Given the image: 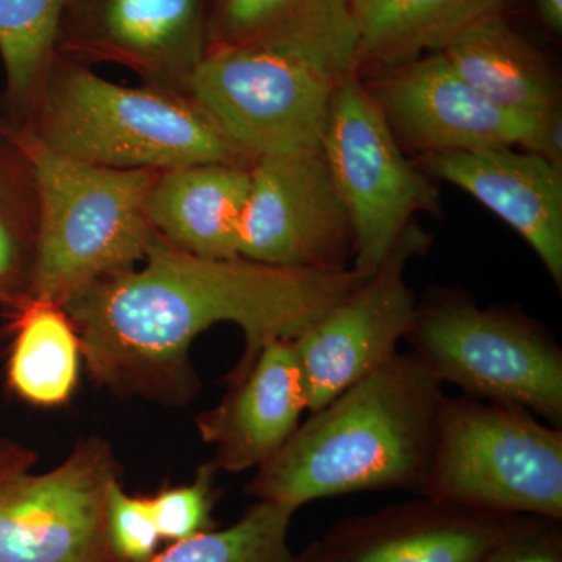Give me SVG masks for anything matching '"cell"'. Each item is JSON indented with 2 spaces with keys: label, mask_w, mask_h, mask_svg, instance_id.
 Returning a JSON list of instances; mask_svg holds the SVG:
<instances>
[{
  "label": "cell",
  "mask_w": 562,
  "mask_h": 562,
  "mask_svg": "<svg viewBox=\"0 0 562 562\" xmlns=\"http://www.w3.org/2000/svg\"><path fill=\"white\" fill-rule=\"evenodd\" d=\"M371 276L353 268L310 271L246 258H203L155 233L146 257L70 299L66 310L94 382L122 397L187 405L198 394L192 342L217 324L238 325L235 382L266 342L295 339Z\"/></svg>",
  "instance_id": "cell-1"
},
{
  "label": "cell",
  "mask_w": 562,
  "mask_h": 562,
  "mask_svg": "<svg viewBox=\"0 0 562 562\" xmlns=\"http://www.w3.org/2000/svg\"><path fill=\"white\" fill-rule=\"evenodd\" d=\"M443 384L413 353H397L308 419L255 472L247 495L295 514L366 491L422 495Z\"/></svg>",
  "instance_id": "cell-2"
},
{
  "label": "cell",
  "mask_w": 562,
  "mask_h": 562,
  "mask_svg": "<svg viewBox=\"0 0 562 562\" xmlns=\"http://www.w3.org/2000/svg\"><path fill=\"white\" fill-rule=\"evenodd\" d=\"M43 149L110 169L165 171L195 162L250 166L190 95L116 83L57 55L16 121Z\"/></svg>",
  "instance_id": "cell-3"
},
{
  "label": "cell",
  "mask_w": 562,
  "mask_h": 562,
  "mask_svg": "<svg viewBox=\"0 0 562 562\" xmlns=\"http://www.w3.org/2000/svg\"><path fill=\"white\" fill-rule=\"evenodd\" d=\"M2 125L27 150L38 184L31 299L65 306L99 281L139 266L155 239L146 201L158 171L87 165Z\"/></svg>",
  "instance_id": "cell-4"
},
{
  "label": "cell",
  "mask_w": 562,
  "mask_h": 562,
  "mask_svg": "<svg viewBox=\"0 0 562 562\" xmlns=\"http://www.w3.org/2000/svg\"><path fill=\"white\" fill-rule=\"evenodd\" d=\"M422 497L562 520V428L520 406L446 395Z\"/></svg>",
  "instance_id": "cell-5"
},
{
  "label": "cell",
  "mask_w": 562,
  "mask_h": 562,
  "mask_svg": "<svg viewBox=\"0 0 562 562\" xmlns=\"http://www.w3.org/2000/svg\"><path fill=\"white\" fill-rule=\"evenodd\" d=\"M406 341L442 384L562 428V349L531 317L442 294L417 305Z\"/></svg>",
  "instance_id": "cell-6"
},
{
  "label": "cell",
  "mask_w": 562,
  "mask_h": 562,
  "mask_svg": "<svg viewBox=\"0 0 562 562\" xmlns=\"http://www.w3.org/2000/svg\"><path fill=\"white\" fill-rule=\"evenodd\" d=\"M36 453L0 439V562H121L106 536V503L121 471L110 443L80 439L36 472Z\"/></svg>",
  "instance_id": "cell-7"
},
{
  "label": "cell",
  "mask_w": 562,
  "mask_h": 562,
  "mask_svg": "<svg viewBox=\"0 0 562 562\" xmlns=\"http://www.w3.org/2000/svg\"><path fill=\"white\" fill-rule=\"evenodd\" d=\"M322 154L349 214L355 271L372 276L414 214L438 206L430 177L406 158L386 117L357 76L338 81Z\"/></svg>",
  "instance_id": "cell-8"
},
{
  "label": "cell",
  "mask_w": 562,
  "mask_h": 562,
  "mask_svg": "<svg viewBox=\"0 0 562 562\" xmlns=\"http://www.w3.org/2000/svg\"><path fill=\"white\" fill-rule=\"evenodd\" d=\"M338 81L283 52L222 47L192 74L188 95L254 162L321 147Z\"/></svg>",
  "instance_id": "cell-9"
},
{
  "label": "cell",
  "mask_w": 562,
  "mask_h": 562,
  "mask_svg": "<svg viewBox=\"0 0 562 562\" xmlns=\"http://www.w3.org/2000/svg\"><path fill=\"white\" fill-rule=\"evenodd\" d=\"M349 214L321 147L265 155L250 166L239 257L286 269L350 268Z\"/></svg>",
  "instance_id": "cell-10"
},
{
  "label": "cell",
  "mask_w": 562,
  "mask_h": 562,
  "mask_svg": "<svg viewBox=\"0 0 562 562\" xmlns=\"http://www.w3.org/2000/svg\"><path fill=\"white\" fill-rule=\"evenodd\" d=\"M430 246L412 222L383 265L294 342L308 394V414L397 355L412 331L417 305L405 271Z\"/></svg>",
  "instance_id": "cell-11"
},
{
  "label": "cell",
  "mask_w": 562,
  "mask_h": 562,
  "mask_svg": "<svg viewBox=\"0 0 562 562\" xmlns=\"http://www.w3.org/2000/svg\"><path fill=\"white\" fill-rule=\"evenodd\" d=\"M58 55L131 69L144 85L188 95L209 54V0H69Z\"/></svg>",
  "instance_id": "cell-12"
},
{
  "label": "cell",
  "mask_w": 562,
  "mask_h": 562,
  "mask_svg": "<svg viewBox=\"0 0 562 562\" xmlns=\"http://www.w3.org/2000/svg\"><path fill=\"white\" fill-rule=\"evenodd\" d=\"M366 87L401 146L424 158L502 146L530 149L538 120H525L487 101L442 52L383 69Z\"/></svg>",
  "instance_id": "cell-13"
},
{
  "label": "cell",
  "mask_w": 562,
  "mask_h": 562,
  "mask_svg": "<svg viewBox=\"0 0 562 562\" xmlns=\"http://www.w3.org/2000/svg\"><path fill=\"white\" fill-rule=\"evenodd\" d=\"M303 413H308V394L294 342L273 339L195 425L213 447L214 468L241 473L271 460L297 430Z\"/></svg>",
  "instance_id": "cell-14"
},
{
  "label": "cell",
  "mask_w": 562,
  "mask_h": 562,
  "mask_svg": "<svg viewBox=\"0 0 562 562\" xmlns=\"http://www.w3.org/2000/svg\"><path fill=\"white\" fill-rule=\"evenodd\" d=\"M519 147L425 157L428 171L483 203L528 243L562 286V168Z\"/></svg>",
  "instance_id": "cell-15"
},
{
  "label": "cell",
  "mask_w": 562,
  "mask_h": 562,
  "mask_svg": "<svg viewBox=\"0 0 562 562\" xmlns=\"http://www.w3.org/2000/svg\"><path fill=\"white\" fill-rule=\"evenodd\" d=\"M509 517L417 495L344 519L321 542L333 562H480Z\"/></svg>",
  "instance_id": "cell-16"
},
{
  "label": "cell",
  "mask_w": 562,
  "mask_h": 562,
  "mask_svg": "<svg viewBox=\"0 0 562 562\" xmlns=\"http://www.w3.org/2000/svg\"><path fill=\"white\" fill-rule=\"evenodd\" d=\"M222 47L283 52L336 80L358 74L350 0H209V50Z\"/></svg>",
  "instance_id": "cell-17"
},
{
  "label": "cell",
  "mask_w": 562,
  "mask_h": 562,
  "mask_svg": "<svg viewBox=\"0 0 562 562\" xmlns=\"http://www.w3.org/2000/svg\"><path fill=\"white\" fill-rule=\"evenodd\" d=\"M250 166L195 162L158 171L146 201L151 231L198 257L238 258Z\"/></svg>",
  "instance_id": "cell-18"
},
{
  "label": "cell",
  "mask_w": 562,
  "mask_h": 562,
  "mask_svg": "<svg viewBox=\"0 0 562 562\" xmlns=\"http://www.w3.org/2000/svg\"><path fill=\"white\" fill-rule=\"evenodd\" d=\"M442 54L473 90L508 113L536 121L561 106L552 65L503 14L472 25Z\"/></svg>",
  "instance_id": "cell-19"
},
{
  "label": "cell",
  "mask_w": 562,
  "mask_h": 562,
  "mask_svg": "<svg viewBox=\"0 0 562 562\" xmlns=\"http://www.w3.org/2000/svg\"><path fill=\"white\" fill-rule=\"evenodd\" d=\"M362 65L394 68L442 52L454 38L509 0H350Z\"/></svg>",
  "instance_id": "cell-20"
},
{
  "label": "cell",
  "mask_w": 562,
  "mask_h": 562,
  "mask_svg": "<svg viewBox=\"0 0 562 562\" xmlns=\"http://www.w3.org/2000/svg\"><path fill=\"white\" fill-rule=\"evenodd\" d=\"M11 317L13 342L7 364L11 391L43 408L65 405L77 390L83 364L68 313L57 303L31 299Z\"/></svg>",
  "instance_id": "cell-21"
},
{
  "label": "cell",
  "mask_w": 562,
  "mask_h": 562,
  "mask_svg": "<svg viewBox=\"0 0 562 562\" xmlns=\"http://www.w3.org/2000/svg\"><path fill=\"white\" fill-rule=\"evenodd\" d=\"M40 232V195L27 150L0 124V310L31 301Z\"/></svg>",
  "instance_id": "cell-22"
},
{
  "label": "cell",
  "mask_w": 562,
  "mask_h": 562,
  "mask_svg": "<svg viewBox=\"0 0 562 562\" xmlns=\"http://www.w3.org/2000/svg\"><path fill=\"white\" fill-rule=\"evenodd\" d=\"M69 0H0V60L5 70L2 120L16 121L58 55Z\"/></svg>",
  "instance_id": "cell-23"
},
{
  "label": "cell",
  "mask_w": 562,
  "mask_h": 562,
  "mask_svg": "<svg viewBox=\"0 0 562 562\" xmlns=\"http://www.w3.org/2000/svg\"><path fill=\"white\" fill-rule=\"evenodd\" d=\"M292 517L271 503L255 502L231 527L173 542L147 562H291Z\"/></svg>",
  "instance_id": "cell-24"
},
{
  "label": "cell",
  "mask_w": 562,
  "mask_h": 562,
  "mask_svg": "<svg viewBox=\"0 0 562 562\" xmlns=\"http://www.w3.org/2000/svg\"><path fill=\"white\" fill-rule=\"evenodd\" d=\"M216 468L213 462L199 468L191 483L165 487L149 497L151 516L161 541L180 542L211 530V513L216 503Z\"/></svg>",
  "instance_id": "cell-25"
},
{
  "label": "cell",
  "mask_w": 562,
  "mask_h": 562,
  "mask_svg": "<svg viewBox=\"0 0 562 562\" xmlns=\"http://www.w3.org/2000/svg\"><path fill=\"white\" fill-rule=\"evenodd\" d=\"M106 536L121 562H147L157 554L160 532L151 516L149 497L132 495L113 484L106 503Z\"/></svg>",
  "instance_id": "cell-26"
},
{
  "label": "cell",
  "mask_w": 562,
  "mask_h": 562,
  "mask_svg": "<svg viewBox=\"0 0 562 562\" xmlns=\"http://www.w3.org/2000/svg\"><path fill=\"white\" fill-rule=\"evenodd\" d=\"M480 562H562V520L509 517Z\"/></svg>",
  "instance_id": "cell-27"
},
{
  "label": "cell",
  "mask_w": 562,
  "mask_h": 562,
  "mask_svg": "<svg viewBox=\"0 0 562 562\" xmlns=\"http://www.w3.org/2000/svg\"><path fill=\"white\" fill-rule=\"evenodd\" d=\"M562 168V113L561 106L549 111L536 121L530 149Z\"/></svg>",
  "instance_id": "cell-28"
},
{
  "label": "cell",
  "mask_w": 562,
  "mask_h": 562,
  "mask_svg": "<svg viewBox=\"0 0 562 562\" xmlns=\"http://www.w3.org/2000/svg\"><path fill=\"white\" fill-rule=\"evenodd\" d=\"M536 9L547 27L558 33L562 31V0H536Z\"/></svg>",
  "instance_id": "cell-29"
},
{
  "label": "cell",
  "mask_w": 562,
  "mask_h": 562,
  "mask_svg": "<svg viewBox=\"0 0 562 562\" xmlns=\"http://www.w3.org/2000/svg\"><path fill=\"white\" fill-rule=\"evenodd\" d=\"M291 562H333L321 541L310 543L302 552L292 554Z\"/></svg>",
  "instance_id": "cell-30"
}]
</instances>
